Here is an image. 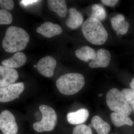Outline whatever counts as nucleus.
I'll use <instances>...</instances> for the list:
<instances>
[{
  "label": "nucleus",
  "instance_id": "nucleus-1",
  "mask_svg": "<svg viewBox=\"0 0 134 134\" xmlns=\"http://www.w3.org/2000/svg\"><path fill=\"white\" fill-rule=\"evenodd\" d=\"M29 41V34L24 29L10 26L6 31L2 46L7 52H18L24 50Z\"/></svg>",
  "mask_w": 134,
  "mask_h": 134
},
{
  "label": "nucleus",
  "instance_id": "nucleus-2",
  "mask_svg": "<svg viewBox=\"0 0 134 134\" xmlns=\"http://www.w3.org/2000/svg\"><path fill=\"white\" fill-rule=\"evenodd\" d=\"M82 30L87 41L93 44L102 45L108 38L107 32L101 22L92 18H89L84 22Z\"/></svg>",
  "mask_w": 134,
  "mask_h": 134
},
{
  "label": "nucleus",
  "instance_id": "nucleus-3",
  "mask_svg": "<svg viewBox=\"0 0 134 134\" xmlns=\"http://www.w3.org/2000/svg\"><path fill=\"white\" fill-rule=\"evenodd\" d=\"M85 84V79L79 73H69L60 76L56 82L58 90L64 95H74L81 90Z\"/></svg>",
  "mask_w": 134,
  "mask_h": 134
},
{
  "label": "nucleus",
  "instance_id": "nucleus-4",
  "mask_svg": "<svg viewBox=\"0 0 134 134\" xmlns=\"http://www.w3.org/2000/svg\"><path fill=\"white\" fill-rule=\"evenodd\" d=\"M106 103L110 110L114 112L128 116L132 112V109L121 92L114 88L110 90L106 95Z\"/></svg>",
  "mask_w": 134,
  "mask_h": 134
},
{
  "label": "nucleus",
  "instance_id": "nucleus-5",
  "mask_svg": "<svg viewBox=\"0 0 134 134\" xmlns=\"http://www.w3.org/2000/svg\"><path fill=\"white\" fill-rule=\"evenodd\" d=\"M39 110L42 114L41 121L34 123V129L36 132H42L52 131L56 126L57 115L54 110L45 105L39 107Z\"/></svg>",
  "mask_w": 134,
  "mask_h": 134
},
{
  "label": "nucleus",
  "instance_id": "nucleus-6",
  "mask_svg": "<svg viewBox=\"0 0 134 134\" xmlns=\"http://www.w3.org/2000/svg\"><path fill=\"white\" fill-rule=\"evenodd\" d=\"M24 90V84L23 82L0 87V102L7 103L19 98Z\"/></svg>",
  "mask_w": 134,
  "mask_h": 134
},
{
  "label": "nucleus",
  "instance_id": "nucleus-7",
  "mask_svg": "<svg viewBox=\"0 0 134 134\" xmlns=\"http://www.w3.org/2000/svg\"><path fill=\"white\" fill-rule=\"evenodd\" d=\"M0 129L4 134H16L18 127L14 115L7 110L0 114Z\"/></svg>",
  "mask_w": 134,
  "mask_h": 134
},
{
  "label": "nucleus",
  "instance_id": "nucleus-8",
  "mask_svg": "<svg viewBox=\"0 0 134 134\" xmlns=\"http://www.w3.org/2000/svg\"><path fill=\"white\" fill-rule=\"evenodd\" d=\"M56 64V60L54 58L47 56L40 60L37 64V69L43 76L51 77L53 76Z\"/></svg>",
  "mask_w": 134,
  "mask_h": 134
},
{
  "label": "nucleus",
  "instance_id": "nucleus-9",
  "mask_svg": "<svg viewBox=\"0 0 134 134\" xmlns=\"http://www.w3.org/2000/svg\"><path fill=\"white\" fill-rule=\"evenodd\" d=\"M18 78V73L14 69L0 65V87L14 83Z\"/></svg>",
  "mask_w": 134,
  "mask_h": 134
},
{
  "label": "nucleus",
  "instance_id": "nucleus-10",
  "mask_svg": "<svg viewBox=\"0 0 134 134\" xmlns=\"http://www.w3.org/2000/svg\"><path fill=\"white\" fill-rule=\"evenodd\" d=\"M111 54L108 50L101 48L96 52V58L89 64L91 68H106L110 64Z\"/></svg>",
  "mask_w": 134,
  "mask_h": 134
},
{
  "label": "nucleus",
  "instance_id": "nucleus-11",
  "mask_svg": "<svg viewBox=\"0 0 134 134\" xmlns=\"http://www.w3.org/2000/svg\"><path fill=\"white\" fill-rule=\"evenodd\" d=\"M36 31L48 38L59 35L63 32L62 29L59 25L49 22H45L37 28Z\"/></svg>",
  "mask_w": 134,
  "mask_h": 134
},
{
  "label": "nucleus",
  "instance_id": "nucleus-12",
  "mask_svg": "<svg viewBox=\"0 0 134 134\" xmlns=\"http://www.w3.org/2000/svg\"><path fill=\"white\" fill-rule=\"evenodd\" d=\"M111 21L113 29L116 31L117 35H125L127 33L130 24L125 21L123 15L118 14L111 18Z\"/></svg>",
  "mask_w": 134,
  "mask_h": 134
},
{
  "label": "nucleus",
  "instance_id": "nucleus-13",
  "mask_svg": "<svg viewBox=\"0 0 134 134\" xmlns=\"http://www.w3.org/2000/svg\"><path fill=\"white\" fill-rule=\"evenodd\" d=\"M89 116L88 111L81 108L76 111L69 113L67 116L68 122L74 125H81L85 122Z\"/></svg>",
  "mask_w": 134,
  "mask_h": 134
},
{
  "label": "nucleus",
  "instance_id": "nucleus-14",
  "mask_svg": "<svg viewBox=\"0 0 134 134\" xmlns=\"http://www.w3.org/2000/svg\"><path fill=\"white\" fill-rule=\"evenodd\" d=\"M69 12V17L66 22L67 26L73 30L77 29L83 23V16L75 8H70Z\"/></svg>",
  "mask_w": 134,
  "mask_h": 134
},
{
  "label": "nucleus",
  "instance_id": "nucleus-15",
  "mask_svg": "<svg viewBox=\"0 0 134 134\" xmlns=\"http://www.w3.org/2000/svg\"><path fill=\"white\" fill-rule=\"evenodd\" d=\"M26 61L25 54L21 52H18L11 58L3 60L1 64L4 66L14 69L22 66L25 64Z\"/></svg>",
  "mask_w": 134,
  "mask_h": 134
},
{
  "label": "nucleus",
  "instance_id": "nucleus-16",
  "mask_svg": "<svg viewBox=\"0 0 134 134\" xmlns=\"http://www.w3.org/2000/svg\"><path fill=\"white\" fill-rule=\"evenodd\" d=\"M47 3L49 9L55 12L60 17L64 18L66 15L68 9L64 0H48Z\"/></svg>",
  "mask_w": 134,
  "mask_h": 134
},
{
  "label": "nucleus",
  "instance_id": "nucleus-17",
  "mask_svg": "<svg viewBox=\"0 0 134 134\" xmlns=\"http://www.w3.org/2000/svg\"><path fill=\"white\" fill-rule=\"evenodd\" d=\"M75 54L79 59L88 62L90 60H93L96 58L95 50L88 46H83L75 51Z\"/></svg>",
  "mask_w": 134,
  "mask_h": 134
},
{
  "label": "nucleus",
  "instance_id": "nucleus-18",
  "mask_svg": "<svg viewBox=\"0 0 134 134\" xmlns=\"http://www.w3.org/2000/svg\"><path fill=\"white\" fill-rule=\"evenodd\" d=\"M91 124L98 134H108L110 132V126L98 115H95L92 119Z\"/></svg>",
  "mask_w": 134,
  "mask_h": 134
},
{
  "label": "nucleus",
  "instance_id": "nucleus-19",
  "mask_svg": "<svg viewBox=\"0 0 134 134\" xmlns=\"http://www.w3.org/2000/svg\"><path fill=\"white\" fill-rule=\"evenodd\" d=\"M110 117L113 124L116 127H120L125 125L132 126L134 124L133 121L128 116L118 113L113 112Z\"/></svg>",
  "mask_w": 134,
  "mask_h": 134
},
{
  "label": "nucleus",
  "instance_id": "nucleus-20",
  "mask_svg": "<svg viewBox=\"0 0 134 134\" xmlns=\"http://www.w3.org/2000/svg\"><path fill=\"white\" fill-rule=\"evenodd\" d=\"M90 17L95 18L98 21H104L107 17L105 9L99 4H94L92 7V13Z\"/></svg>",
  "mask_w": 134,
  "mask_h": 134
},
{
  "label": "nucleus",
  "instance_id": "nucleus-21",
  "mask_svg": "<svg viewBox=\"0 0 134 134\" xmlns=\"http://www.w3.org/2000/svg\"><path fill=\"white\" fill-rule=\"evenodd\" d=\"M12 21V16L10 12L0 9V25L9 24Z\"/></svg>",
  "mask_w": 134,
  "mask_h": 134
},
{
  "label": "nucleus",
  "instance_id": "nucleus-22",
  "mask_svg": "<svg viewBox=\"0 0 134 134\" xmlns=\"http://www.w3.org/2000/svg\"><path fill=\"white\" fill-rule=\"evenodd\" d=\"M73 134H93V133L90 127L81 124L75 127Z\"/></svg>",
  "mask_w": 134,
  "mask_h": 134
},
{
  "label": "nucleus",
  "instance_id": "nucleus-23",
  "mask_svg": "<svg viewBox=\"0 0 134 134\" xmlns=\"http://www.w3.org/2000/svg\"><path fill=\"white\" fill-rule=\"evenodd\" d=\"M127 103L129 105L134 103V90L124 89L121 92Z\"/></svg>",
  "mask_w": 134,
  "mask_h": 134
},
{
  "label": "nucleus",
  "instance_id": "nucleus-24",
  "mask_svg": "<svg viewBox=\"0 0 134 134\" xmlns=\"http://www.w3.org/2000/svg\"><path fill=\"white\" fill-rule=\"evenodd\" d=\"M0 7L7 11L12 10L14 7V3L12 0H0Z\"/></svg>",
  "mask_w": 134,
  "mask_h": 134
},
{
  "label": "nucleus",
  "instance_id": "nucleus-25",
  "mask_svg": "<svg viewBox=\"0 0 134 134\" xmlns=\"http://www.w3.org/2000/svg\"><path fill=\"white\" fill-rule=\"evenodd\" d=\"M119 2L116 0H102L101 2L104 5L109 7H114Z\"/></svg>",
  "mask_w": 134,
  "mask_h": 134
},
{
  "label": "nucleus",
  "instance_id": "nucleus-26",
  "mask_svg": "<svg viewBox=\"0 0 134 134\" xmlns=\"http://www.w3.org/2000/svg\"><path fill=\"white\" fill-rule=\"evenodd\" d=\"M38 1H22V2L24 5H29L30 4H32L33 3H35Z\"/></svg>",
  "mask_w": 134,
  "mask_h": 134
},
{
  "label": "nucleus",
  "instance_id": "nucleus-27",
  "mask_svg": "<svg viewBox=\"0 0 134 134\" xmlns=\"http://www.w3.org/2000/svg\"><path fill=\"white\" fill-rule=\"evenodd\" d=\"M130 85L132 89L134 90V78L132 79V81L130 84Z\"/></svg>",
  "mask_w": 134,
  "mask_h": 134
},
{
  "label": "nucleus",
  "instance_id": "nucleus-28",
  "mask_svg": "<svg viewBox=\"0 0 134 134\" xmlns=\"http://www.w3.org/2000/svg\"><path fill=\"white\" fill-rule=\"evenodd\" d=\"M131 105V108H132V110H133V111L134 112V103H133L132 104L130 105Z\"/></svg>",
  "mask_w": 134,
  "mask_h": 134
},
{
  "label": "nucleus",
  "instance_id": "nucleus-29",
  "mask_svg": "<svg viewBox=\"0 0 134 134\" xmlns=\"http://www.w3.org/2000/svg\"><path fill=\"white\" fill-rule=\"evenodd\" d=\"M33 67L34 68H37V66L36 65H34Z\"/></svg>",
  "mask_w": 134,
  "mask_h": 134
},
{
  "label": "nucleus",
  "instance_id": "nucleus-30",
  "mask_svg": "<svg viewBox=\"0 0 134 134\" xmlns=\"http://www.w3.org/2000/svg\"><path fill=\"white\" fill-rule=\"evenodd\" d=\"M99 97H101V96H103V94H99Z\"/></svg>",
  "mask_w": 134,
  "mask_h": 134
},
{
  "label": "nucleus",
  "instance_id": "nucleus-31",
  "mask_svg": "<svg viewBox=\"0 0 134 134\" xmlns=\"http://www.w3.org/2000/svg\"></svg>",
  "mask_w": 134,
  "mask_h": 134
},
{
  "label": "nucleus",
  "instance_id": "nucleus-32",
  "mask_svg": "<svg viewBox=\"0 0 134 134\" xmlns=\"http://www.w3.org/2000/svg\"></svg>",
  "mask_w": 134,
  "mask_h": 134
}]
</instances>
